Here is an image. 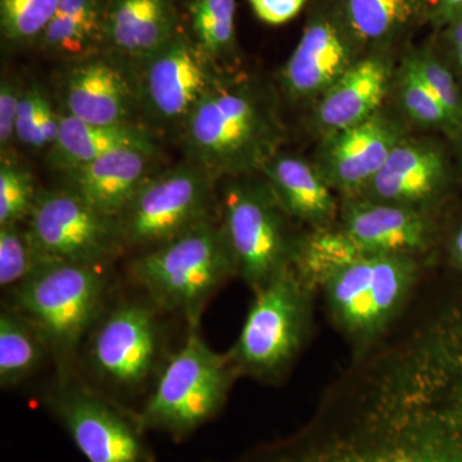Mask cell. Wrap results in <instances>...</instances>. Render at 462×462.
I'll return each mask as SVG.
<instances>
[{
	"label": "cell",
	"instance_id": "obj_14",
	"mask_svg": "<svg viewBox=\"0 0 462 462\" xmlns=\"http://www.w3.org/2000/svg\"><path fill=\"white\" fill-rule=\"evenodd\" d=\"M66 114L85 123L133 124L139 100L136 74L109 57L76 60L62 79Z\"/></svg>",
	"mask_w": 462,
	"mask_h": 462
},
{
	"label": "cell",
	"instance_id": "obj_35",
	"mask_svg": "<svg viewBox=\"0 0 462 462\" xmlns=\"http://www.w3.org/2000/svg\"><path fill=\"white\" fill-rule=\"evenodd\" d=\"M307 0H249L254 14L269 25H282L302 11Z\"/></svg>",
	"mask_w": 462,
	"mask_h": 462
},
{
	"label": "cell",
	"instance_id": "obj_25",
	"mask_svg": "<svg viewBox=\"0 0 462 462\" xmlns=\"http://www.w3.org/2000/svg\"><path fill=\"white\" fill-rule=\"evenodd\" d=\"M364 254L340 227L312 230L300 236L291 267L307 287L318 291L334 273Z\"/></svg>",
	"mask_w": 462,
	"mask_h": 462
},
{
	"label": "cell",
	"instance_id": "obj_19",
	"mask_svg": "<svg viewBox=\"0 0 462 462\" xmlns=\"http://www.w3.org/2000/svg\"><path fill=\"white\" fill-rule=\"evenodd\" d=\"M156 156L139 149L112 152L67 173V187L102 214L117 220L136 191L151 178Z\"/></svg>",
	"mask_w": 462,
	"mask_h": 462
},
{
	"label": "cell",
	"instance_id": "obj_3",
	"mask_svg": "<svg viewBox=\"0 0 462 462\" xmlns=\"http://www.w3.org/2000/svg\"><path fill=\"white\" fill-rule=\"evenodd\" d=\"M106 266L47 261L9 291L8 305L38 328L57 374L74 372L78 352L107 309Z\"/></svg>",
	"mask_w": 462,
	"mask_h": 462
},
{
	"label": "cell",
	"instance_id": "obj_32",
	"mask_svg": "<svg viewBox=\"0 0 462 462\" xmlns=\"http://www.w3.org/2000/svg\"><path fill=\"white\" fill-rule=\"evenodd\" d=\"M410 63L424 83L436 94L451 121L452 130H462V98L454 76L433 54L424 51L410 57Z\"/></svg>",
	"mask_w": 462,
	"mask_h": 462
},
{
	"label": "cell",
	"instance_id": "obj_33",
	"mask_svg": "<svg viewBox=\"0 0 462 462\" xmlns=\"http://www.w3.org/2000/svg\"><path fill=\"white\" fill-rule=\"evenodd\" d=\"M47 94L38 85H32L23 89L16 124L17 142L25 147L44 149V139L42 134V112L48 102Z\"/></svg>",
	"mask_w": 462,
	"mask_h": 462
},
{
	"label": "cell",
	"instance_id": "obj_37",
	"mask_svg": "<svg viewBox=\"0 0 462 462\" xmlns=\"http://www.w3.org/2000/svg\"><path fill=\"white\" fill-rule=\"evenodd\" d=\"M436 14L442 23H451L462 14V0H438Z\"/></svg>",
	"mask_w": 462,
	"mask_h": 462
},
{
	"label": "cell",
	"instance_id": "obj_26",
	"mask_svg": "<svg viewBox=\"0 0 462 462\" xmlns=\"http://www.w3.org/2000/svg\"><path fill=\"white\" fill-rule=\"evenodd\" d=\"M424 0H340L345 23L355 39L388 41L420 14Z\"/></svg>",
	"mask_w": 462,
	"mask_h": 462
},
{
	"label": "cell",
	"instance_id": "obj_34",
	"mask_svg": "<svg viewBox=\"0 0 462 462\" xmlns=\"http://www.w3.org/2000/svg\"><path fill=\"white\" fill-rule=\"evenodd\" d=\"M23 89L11 79L0 84V149L2 158L8 157L9 149L17 142L16 124L18 105Z\"/></svg>",
	"mask_w": 462,
	"mask_h": 462
},
{
	"label": "cell",
	"instance_id": "obj_24",
	"mask_svg": "<svg viewBox=\"0 0 462 462\" xmlns=\"http://www.w3.org/2000/svg\"><path fill=\"white\" fill-rule=\"evenodd\" d=\"M51 358L50 346L38 328L8 303L0 312V385L23 384Z\"/></svg>",
	"mask_w": 462,
	"mask_h": 462
},
{
	"label": "cell",
	"instance_id": "obj_16",
	"mask_svg": "<svg viewBox=\"0 0 462 462\" xmlns=\"http://www.w3.org/2000/svg\"><path fill=\"white\" fill-rule=\"evenodd\" d=\"M340 229L365 254L416 257L433 236L427 212L366 199L346 203Z\"/></svg>",
	"mask_w": 462,
	"mask_h": 462
},
{
	"label": "cell",
	"instance_id": "obj_23",
	"mask_svg": "<svg viewBox=\"0 0 462 462\" xmlns=\"http://www.w3.org/2000/svg\"><path fill=\"white\" fill-rule=\"evenodd\" d=\"M106 0H60L41 42L45 51L67 60L93 56L105 44Z\"/></svg>",
	"mask_w": 462,
	"mask_h": 462
},
{
	"label": "cell",
	"instance_id": "obj_36",
	"mask_svg": "<svg viewBox=\"0 0 462 462\" xmlns=\"http://www.w3.org/2000/svg\"><path fill=\"white\" fill-rule=\"evenodd\" d=\"M448 42L451 45L456 63L462 69V14L448 23Z\"/></svg>",
	"mask_w": 462,
	"mask_h": 462
},
{
	"label": "cell",
	"instance_id": "obj_9",
	"mask_svg": "<svg viewBox=\"0 0 462 462\" xmlns=\"http://www.w3.org/2000/svg\"><path fill=\"white\" fill-rule=\"evenodd\" d=\"M223 194L220 224L236 275L256 293L291 266L300 236L266 182L231 181Z\"/></svg>",
	"mask_w": 462,
	"mask_h": 462
},
{
	"label": "cell",
	"instance_id": "obj_4",
	"mask_svg": "<svg viewBox=\"0 0 462 462\" xmlns=\"http://www.w3.org/2000/svg\"><path fill=\"white\" fill-rule=\"evenodd\" d=\"M239 374L229 355L214 351L199 329L169 356L153 392L138 412L143 430L187 439L221 411Z\"/></svg>",
	"mask_w": 462,
	"mask_h": 462
},
{
	"label": "cell",
	"instance_id": "obj_13",
	"mask_svg": "<svg viewBox=\"0 0 462 462\" xmlns=\"http://www.w3.org/2000/svg\"><path fill=\"white\" fill-rule=\"evenodd\" d=\"M403 138L400 124L379 111L364 123L329 134L322 144L319 171L331 189L357 199Z\"/></svg>",
	"mask_w": 462,
	"mask_h": 462
},
{
	"label": "cell",
	"instance_id": "obj_20",
	"mask_svg": "<svg viewBox=\"0 0 462 462\" xmlns=\"http://www.w3.org/2000/svg\"><path fill=\"white\" fill-rule=\"evenodd\" d=\"M391 66L380 57L356 60L320 97L316 117L329 134L348 129L378 114L391 83Z\"/></svg>",
	"mask_w": 462,
	"mask_h": 462
},
{
	"label": "cell",
	"instance_id": "obj_1",
	"mask_svg": "<svg viewBox=\"0 0 462 462\" xmlns=\"http://www.w3.org/2000/svg\"><path fill=\"white\" fill-rule=\"evenodd\" d=\"M181 130L188 161L215 179L263 171L284 141L272 91L257 81L224 76Z\"/></svg>",
	"mask_w": 462,
	"mask_h": 462
},
{
	"label": "cell",
	"instance_id": "obj_18",
	"mask_svg": "<svg viewBox=\"0 0 462 462\" xmlns=\"http://www.w3.org/2000/svg\"><path fill=\"white\" fill-rule=\"evenodd\" d=\"M176 33L173 0H106L105 44L117 57L141 63Z\"/></svg>",
	"mask_w": 462,
	"mask_h": 462
},
{
	"label": "cell",
	"instance_id": "obj_7",
	"mask_svg": "<svg viewBox=\"0 0 462 462\" xmlns=\"http://www.w3.org/2000/svg\"><path fill=\"white\" fill-rule=\"evenodd\" d=\"M45 407L88 462H154L138 412L79 378L57 374Z\"/></svg>",
	"mask_w": 462,
	"mask_h": 462
},
{
	"label": "cell",
	"instance_id": "obj_10",
	"mask_svg": "<svg viewBox=\"0 0 462 462\" xmlns=\"http://www.w3.org/2000/svg\"><path fill=\"white\" fill-rule=\"evenodd\" d=\"M215 180L190 161L152 175L118 216L125 245L147 251L215 221Z\"/></svg>",
	"mask_w": 462,
	"mask_h": 462
},
{
	"label": "cell",
	"instance_id": "obj_6",
	"mask_svg": "<svg viewBox=\"0 0 462 462\" xmlns=\"http://www.w3.org/2000/svg\"><path fill=\"white\" fill-rule=\"evenodd\" d=\"M315 293L291 266L254 293L238 339L227 352L239 376L263 383L284 379L309 339Z\"/></svg>",
	"mask_w": 462,
	"mask_h": 462
},
{
	"label": "cell",
	"instance_id": "obj_17",
	"mask_svg": "<svg viewBox=\"0 0 462 462\" xmlns=\"http://www.w3.org/2000/svg\"><path fill=\"white\" fill-rule=\"evenodd\" d=\"M445 178V158L436 147L403 138L364 191V199L427 212Z\"/></svg>",
	"mask_w": 462,
	"mask_h": 462
},
{
	"label": "cell",
	"instance_id": "obj_2",
	"mask_svg": "<svg viewBox=\"0 0 462 462\" xmlns=\"http://www.w3.org/2000/svg\"><path fill=\"white\" fill-rule=\"evenodd\" d=\"M129 273L152 306L180 315L190 330L199 329L207 303L236 267L223 226L208 221L143 251Z\"/></svg>",
	"mask_w": 462,
	"mask_h": 462
},
{
	"label": "cell",
	"instance_id": "obj_8",
	"mask_svg": "<svg viewBox=\"0 0 462 462\" xmlns=\"http://www.w3.org/2000/svg\"><path fill=\"white\" fill-rule=\"evenodd\" d=\"M148 300H123L105 310L85 340L97 382L116 396H135L165 366L166 337ZM107 391V393H108Z\"/></svg>",
	"mask_w": 462,
	"mask_h": 462
},
{
	"label": "cell",
	"instance_id": "obj_28",
	"mask_svg": "<svg viewBox=\"0 0 462 462\" xmlns=\"http://www.w3.org/2000/svg\"><path fill=\"white\" fill-rule=\"evenodd\" d=\"M30 236L27 225L0 226V287L3 291L23 284L47 263Z\"/></svg>",
	"mask_w": 462,
	"mask_h": 462
},
{
	"label": "cell",
	"instance_id": "obj_12",
	"mask_svg": "<svg viewBox=\"0 0 462 462\" xmlns=\"http://www.w3.org/2000/svg\"><path fill=\"white\" fill-rule=\"evenodd\" d=\"M139 100L149 117L166 126H184L191 112L218 80L221 69L194 39L176 33L143 62Z\"/></svg>",
	"mask_w": 462,
	"mask_h": 462
},
{
	"label": "cell",
	"instance_id": "obj_30",
	"mask_svg": "<svg viewBox=\"0 0 462 462\" xmlns=\"http://www.w3.org/2000/svg\"><path fill=\"white\" fill-rule=\"evenodd\" d=\"M41 191L32 173L11 158L0 163V226L25 224Z\"/></svg>",
	"mask_w": 462,
	"mask_h": 462
},
{
	"label": "cell",
	"instance_id": "obj_11",
	"mask_svg": "<svg viewBox=\"0 0 462 462\" xmlns=\"http://www.w3.org/2000/svg\"><path fill=\"white\" fill-rule=\"evenodd\" d=\"M26 225L48 261L107 267L126 248L117 220L69 188L41 191Z\"/></svg>",
	"mask_w": 462,
	"mask_h": 462
},
{
	"label": "cell",
	"instance_id": "obj_5",
	"mask_svg": "<svg viewBox=\"0 0 462 462\" xmlns=\"http://www.w3.org/2000/svg\"><path fill=\"white\" fill-rule=\"evenodd\" d=\"M418 275L416 257L364 254L325 282L328 312L356 361L376 349L406 306Z\"/></svg>",
	"mask_w": 462,
	"mask_h": 462
},
{
	"label": "cell",
	"instance_id": "obj_21",
	"mask_svg": "<svg viewBox=\"0 0 462 462\" xmlns=\"http://www.w3.org/2000/svg\"><path fill=\"white\" fill-rule=\"evenodd\" d=\"M285 214L312 230L333 227L338 214L333 189L319 169L300 158L279 152L263 170Z\"/></svg>",
	"mask_w": 462,
	"mask_h": 462
},
{
	"label": "cell",
	"instance_id": "obj_38",
	"mask_svg": "<svg viewBox=\"0 0 462 462\" xmlns=\"http://www.w3.org/2000/svg\"><path fill=\"white\" fill-rule=\"evenodd\" d=\"M452 252L458 264L462 266V227L455 234L454 243H452Z\"/></svg>",
	"mask_w": 462,
	"mask_h": 462
},
{
	"label": "cell",
	"instance_id": "obj_27",
	"mask_svg": "<svg viewBox=\"0 0 462 462\" xmlns=\"http://www.w3.org/2000/svg\"><path fill=\"white\" fill-rule=\"evenodd\" d=\"M194 41L218 66L236 51V0H191Z\"/></svg>",
	"mask_w": 462,
	"mask_h": 462
},
{
	"label": "cell",
	"instance_id": "obj_15",
	"mask_svg": "<svg viewBox=\"0 0 462 462\" xmlns=\"http://www.w3.org/2000/svg\"><path fill=\"white\" fill-rule=\"evenodd\" d=\"M346 23L312 18L282 69V84L291 98L321 97L354 65V45Z\"/></svg>",
	"mask_w": 462,
	"mask_h": 462
},
{
	"label": "cell",
	"instance_id": "obj_31",
	"mask_svg": "<svg viewBox=\"0 0 462 462\" xmlns=\"http://www.w3.org/2000/svg\"><path fill=\"white\" fill-rule=\"evenodd\" d=\"M400 87L403 107L412 120L424 126L448 127L452 130L446 109L409 60L404 62Z\"/></svg>",
	"mask_w": 462,
	"mask_h": 462
},
{
	"label": "cell",
	"instance_id": "obj_22",
	"mask_svg": "<svg viewBox=\"0 0 462 462\" xmlns=\"http://www.w3.org/2000/svg\"><path fill=\"white\" fill-rule=\"evenodd\" d=\"M123 149L157 154L151 134L138 125L85 123L65 114L60 115V133L50 148L48 162L66 173Z\"/></svg>",
	"mask_w": 462,
	"mask_h": 462
},
{
	"label": "cell",
	"instance_id": "obj_29",
	"mask_svg": "<svg viewBox=\"0 0 462 462\" xmlns=\"http://www.w3.org/2000/svg\"><path fill=\"white\" fill-rule=\"evenodd\" d=\"M60 0H0V27L12 44L41 41Z\"/></svg>",
	"mask_w": 462,
	"mask_h": 462
}]
</instances>
